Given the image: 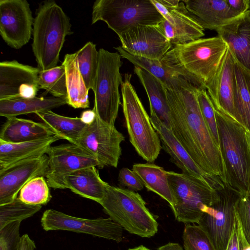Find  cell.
<instances>
[{
    "mask_svg": "<svg viewBox=\"0 0 250 250\" xmlns=\"http://www.w3.org/2000/svg\"><path fill=\"white\" fill-rule=\"evenodd\" d=\"M158 26L132 27L118 36L121 47L132 55L161 61L172 45Z\"/></svg>",
    "mask_w": 250,
    "mask_h": 250,
    "instance_id": "obj_17",
    "label": "cell"
},
{
    "mask_svg": "<svg viewBox=\"0 0 250 250\" xmlns=\"http://www.w3.org/2000/svg\"><path fill=\"white\" fill-rule=\"evenodd\" d=\"M249 196H250V193H249Z\"/></svg>",
    "mask_w": 250,
    "mask_h": 250,
    "instance_id": "obj_51",
    "label": "cell"
},
{
    "mask_svg": "<svg viewBox=\"0 0 250 250\" xmlns=\"http://www.w3.org/2000/svg\"><path fill=\"white\" fill-rule=\"evenodd\" d=\"M48 157H41L19 162L0 171V205L10 203L17 197L23 187L31 179L45 177Z\"/></svg>",
    "mask_w": 250,
    "mask_h": 250,
    "instance_id": "obj_19",
    "label": "cell"
},
{
    "mask_svg": "<svg viewBox=\"0 0 250 250\" xmlns=\"http://www.w3.org/2000/svg\"><path fill=\"white\" fill-rule=\"evenodd\" d=\"M131 77V75L125 74L121 85L122 107L129 141L144 160L153 163L162 148L161 142L130 82Z\"/></svg>",
    "mask_w": 250,
    "mask_h": 250,
    "instance_id": "obj_6",
    "label": "cell"
},
{
    "mask_svg": "<svg viewBox=\"0 0 250 250\" xmlns=\"http://www.w3.org/2000/svg\"><path fill=\"white\" fill-rule=\"evenodd\" d=\"M234 107L236 120L250 131V75L235 62Z\"/></svg>",
    "mask_w": 250,
    "mask_h": 250,
    "instance_id": "obj_32",
    "label": "cell"
},
{
    "mask_svg": "<svg viewBox=\"0 0 250 250\" xmlns=\"http://www.w3.org/2000/svg\"><path fill=\"white\" fill-rule=\"evenodd\" d=\"M246 136L248 147L250 154V131L247 129L246 130Z\"/></svg>",
    "mask_w": 250,
    "mask_h": 250,
    "instance_id": "obj_48",
    "label": "cell"
},
{
    "mask_svg": "<svg viewBox=\"0 0 250 250\" xmlns=\"http://www.w3.org/2000/svg\"><path fill=\"white\" fill-rule=\"evenodd\" d=\"M164 20L151 0H96L92 24L105 22L118 36L137 25L158 26Z\"/></svg>",
    "mask_w": 250,
    "mask_h": 250,
    "instance_id": "obj_8",
    "label": "cell"
},
{
    "mask_svg": "<svg viewBox=\"0 0 250 250\" xmlns=\"http://www.w3.org/2000/svg\"><path fill=\"white\" fill-rule=\"evenodd\" d=\"M238 195L225 188L219 191L218 200L204 206L197 224L208 234L214 250H228L234 221V206Z\"/></svg>",
    "mask_w": 250,
    "mask_h": 250,
    "instance_id": "obj_10",
    "label": "cell"
},
{
    "mask_svg": "<svg viewBox=\"0 0 250 250\" xmlns=\"http://www.w3.org/2000/svg\"><path fill=\"white\" fill-rule=\"evenodd\" d=\"M39 120L61 139L77 145L87 125L80 118L69 117L58 114L52 110L36 113Z\"/></svg>",
    "mask_w": 250,
    "mask_h": 250,
    "instance_id": "obj_30",
    "label": "cell"
},
{
    "mask_svg": "<svg viewBox=\"0 0 250 250\" xmlns=\"http://www.w3.org/2000/svg\"><path fill=\"white\" fill-rule=\"evenodd\" d=\"M42 123L13 117L7 118L0 131V141L20 143L54 135Z\"/></svg>",
    "mask_w": 250,
    "mask_h": 250,
    "instance_id": "obj_25",
    "label": "cell"
},
{
    "mask_svg": "<svg viewBox=\"0 0 250 250\" xmlns=\"http://www.w3.org/2000/svg\"><path fill=\"white\" fill-rule=\"evenodd\" d=\"M110 218L130 233L150 238L158 230V224L137 192L108 185L100 204Z\"/></svg>",
    "mask_w": 250,
    "mask_h": 250,
    "instance_id": "obj_5",
    "label": "cell"
},
{
    "mask_svg": "<svg viewBox=\"0 0 250 250\" xmlns=\"http://www.w3.org/2000/svg\"><path fill=\"white\" fill-rule=\"evenodd\" d=\"M183 1L190 15L204 29L216 31L241 16L231 9L227 0H183Z\"/></svg>",
    "mask_w": 250,
    "mask_h": 250,
    "instance_id": "obj_22",
    "label": "cell"
},
{
    "mask_svg": "<svg viewBox=\"0 0 250 250\" xmlns=\"http://www.w3.org/2000/svg\"><path fill=\"white\" fill-rule=\"evenodd\" d=\"M41 69L16 60L0 62V101L36 97Z\"/></svg>",
    "mask_w": 250,
    "mask_h": 250,
    "instance_id": "obj_16",
    "label": "cell"
},
{
    "mask_svg": "<svg viewBox=\"0 0 250 250\" xmlns=\"http://www.w3.org/2000/svg\"><path fill=\"white\" fill-rule=\"evenodd\" d=\"M34 20L26 0H0V34L10 47L18 49L29 42Z\"/></svg>",
    "mask_w": 250,
    "mask_h": 250,
    "instance_id": "obj_15",
    "label": "cell"
},
{
    "mask_svg": "<svg viewBox=\"0 0 250 250\" xmlns=\"http://www.w3.org/2000/svg\"><path fill=\"white\" fill-rule=\"evenodd\" d=\"M219 146L225 167L226 188L237 195L250 192V154L245 127L215 108Z\"/></svg>",
    "mask_w": 250,
    "mask_h": 250,
    "instance_id": "obj_3",
    "label": "cell"
},
{
    "mask_svg": "<svg viewBox=\"0 0 250 250\" xmlns=\"http://www.w3.org/2000/svg\"><path fill=\"white\" fill-rule=\"evenodd\" d=\"M96 117V114L95 110L88 109L83 111L80 117L81 120L87 125L92 123Z\"/></svg>",
    "mask_w": 250,
    "mask_h": 250,
    "instance_id": "obj_46",
    "label": "cell"
},
{
    "mask_svg": "<svg viewBox=\"0 0 250 250\" xmlns=\"http://www.w3.org/2000/svg\"><path fill=\"white\" fill-rule=\"evenodd\" d=\"M128 250H150L144 246H139L133 248L129 249Z\"/></svg>",
    "mask_w": 250,
    "mask_h": 250,
    "instance_id": "obj_49",
    "label": "cell"
},
{
    "mask_svg": "<svg viewBox=\"0 0 250 250\" xmlns=\"http://www.w3.org/2000/svg\"><path fill=\"white\" fill-rule=\"evenodd\" d=\"M228 250H239V241L235 220L230 237Z\"/></svg>",
    "mask_w": 250,
    "mask_h": 250,
    "instance_id": "obj_45",
    "label": "cell"
},
{
    "mask_svg": "<svg viewBox=\"0 0 250 250\" xmlns=\"http://www.w3.org/2000/svg\"><path fill=\"white\" fill-rule=\"evenodd\" d=\"M67 104L65 98L54 96L0 101V116L6 118L51 110Z\"/></svg>",
    "mask_w": 250,
    "mask_h": 250,
    "instance_id": "obj_28",
    "label": "cell"
},
{
    "mask_svg": "<svg viewBox=\"0 0 250 250\" xmlns=\"http://www.w3.org/2000/svg\"><path fill=\"white\" fill-rule=\"evenodd\" d=\"M182 238L185 250H214L208 234L198 225L187 224Z\"/></svg>",
    "mask_w": 250,
    "mask_h": 250,
    "instance_id": "obj_37",
    "label": "cell"
},
{
    "mask_svg": "<svg viewBox=\"0 0 250 250\" xmlns=\"http://www.w3.org/2000/svg\"><path fill=\"white\" fill-rule=\"evenodd\" d=\"M151 1L164 18L158 26L172 47L198 40L205 35V29L190 15L183 0Z\"/></svg>",
    "mask_w": 250,
    "mask_h": 250,
    "instance_id": "obj_12",
    "label": "cell"
},
{
    "mask_svg": "<svg viewBox=\"0 0 250 250\" xmlns=\"http://www.w3.org/2000/svg\"><path fill=\"white\" fill-rule=\"evenodd\" d=\"M231 9L238 16H241L250 9V0H227Z\"/></svg>",
    "mask_w": 250,
    "mask_h": 250,
    "instance_id": "obj_43",
    "label": "cell"
},
{
    "mask_svg": "<svg viewBox=\"0 0 250 250\" xmlns=\"http://www.w3.org/2000/svg\"><path fill=\"white\" fill-rule=\"evenodd\" d=\"M132 170L148 190L167 201L171 208L173 206V201L167 171L162 167L151 163L135 164Z\"/></svg>",
    "mask_w": 250,
    "mask_h": 250,
    "instance_id": "obj_31",
    "label": "cell"
},
{
    "mask_svg": "<svg viewBox=\"0 0 250 250\" xmlns=\"http://www.w3.org/2000/svg\"><path fill=\"white\" fill-rule=\"evenodd\" d=\"M46 154L48 163L45 177L49 187L54 189H65L66 178L76 170L92 166L100 168V167L91 153L70 143L51 146Z\"/></svg>",
    "mask_w": 250,
    "mask_h": 250,
    "instance_id": "obj_14",
    "label": "cell"
},
{
    "mask_svg": "<svg viewBox=\"0 0 250 250\" xmlns=\"http://www.w3.org/2000/svg\"><path fill=\"white\" fill-rule=\"evenodd\" d=\"M21 221L9 223L0 229V250H18L21 241Z\"/></svg>",
    "mask_w": 250,
    "mask_h": 250,
    "instance_id": "obj_39",
    "label": "cell"
},
{
    "mask_svg": "<svg viewBox=\"0 0 250 250\" xmlns=\"http://www.w3.org/2000/svg\"><path fill=\"white\" fill-rule=\"evenodd\" d=\"M234 208L240 221L244 233L250 243V197L249 195H239Z\"/></svg>",
    "mask_w": 250,
    "mask_h": 250,
    "instance_id": "obj_40",
    "label": "cell"
},
{
    "mask_svg": "<svg viewBox=\"0 0 250 250\" xmlns=\"http://www.w3.org/2000/svg\"><path fill=\"white\" fill-rule=\"evenodd\" d=\"M36 246L34 242L25 234L21 236L18 250H35Z\"/></svg>",
    "mask_w": 250,
    "mask_h": 250,
    "instance_id": "obj_44",
    "label": "cell"
},
{
    "mask_svg": "<svg viewBox=\"0 0 250 250\" xmlns=\"http://www.w3.org/2000/svg\"><path fill=\"white\" fill-rule=\"evenodd\" d=\"M229 49L217 36L173 46L161 62L195 86L206 89L215 77Z\"/></svg>",
    "mask_w": 250,
    "mask_h": 250,
    "instance_id": "obj_2",
    "label": "cell"
},
{
    "mask_svg": "<svg viewBox=\"0 0 250 250\" xmlns=\"http://www.w3.org/2000/svg\"><path fill=\"white\" fill-rule=\"evenodd\" d=\"M49 187L43 176L37 177L30 180L23 187L18 197L27 204L45 205L52 198Z\"/></svg>",
    "mask_w": 250,
    "mask_h": 250,
    "instance_id": "obj_36",
    "label": "cell"
},
{
    "mask_svg": "<svg viewBox=\"0 0 250 250\" xmlns=\"http://www.w3.org/2000/svg\"><path fill=\"white\" fill-rule=\"evenodd\" d=\"M62 64L65 69L67 104L74 108L89 107V90L79 69L77 53L65 54Z\"/></svg>",
    "mask_w": 250,
    "mask_h": 250,
    "instance_id": "obj_29",
    "label": "cell"
},
{
    "mask_svg": "<svg viewBox=\"0 0 250 250\" xmlns=\"http://www.w3.org/2000/svg\"><path fill=\"white\" fill-rule=\"evenodd\" d=\"M41 224L45 231L62 230L83 233L117 243L123 238L124 229L110 217L85 219L49 209L43 212Z\"/></svg>",
    "mask_w": 250,
    "mask_h": 250,
    "instance_id": "obj_13",
    "label": "cell"
},
{
    "mask_svg": "<svg viewBox=\"0 0 250 250\" xmlns=\"http://www.w3.org/2000/svg\"><path fill=\"white\" fill-rule=\"evenodd\" d=\"M235 63V60L228 49L215 77L206 90L215 109L236 120L234 107Z\"/></svg>",
    "mask_w": 250,
    "mask_h": 250,
    "instance_id": "obj_20",
    "label": "cell"
},
{
    "mask_svg": "<svg viewBox=\"0 0 250 250\" xmlns=\"http://www.w3.org/2000/svg\"><path fill=\"white\" fill-rule=\"evenodd\" d=\"M118 182L121 187L135 192L142 190L144 186L138 175L132 170L126 167L120 169Z\"/></svg>",
    "mask_w": 250,
    "mask_h": 250,
    "instance_id": "obj_41",
    "label": "cell"
},
{
    "mask_svg": "<svg viewBox=\"0 0 250 250\" xmlns=\"http://www.w3.org/2000/svg\"><path fill=\"white\" fill-rule=\"evenodd\" d=\"M157 250H183V248L178 243H168L159 247Z\"/></svg>",
    "mask_w": 250,
    "mask_h": 250,
    "instance_id": "obj_47",
    "label": "cell"
},
{
    "mask_svg": "<svg viewBox=\"0 0 250 250\" xmlns=\"http://www.w3.org/2000/svg\"><path fill=\"white\" fill-rule=\"evenodd\" d=\"M150 111V121L162 144V147L169 155L171 160L182 170V173L196 177L218 190L224 188L225 186L221 179L208 175L200 167L176 139L171 130L158 118L153 111Z\"/></svg>",
    "mask_w": 250,
    "mask_h": 250,
    "instance_id": "obj_18",
    "label": "cell"
},
{
    "mask_svg": "<svg viewBox=\"0 0 250 250\" xmlns=\"http://www.w3.org/2000/svg\"><path fill=\"white\" fill-rule=\"evenodd\" d=\"M124 135L114 125L102 121L96 115L94 122L85 127L77 143L91 153L104 167H117L122 155L121 143Z\"/></svg>",
    "mask_w": 250,
    "mask_h": 250,
    "instance_id": "obj_11",
    "label": "cell"
},
{
    "mask_svg": "<svg viewBox=\"0 0 250 250\" xmlns=\"http://www.w3.org/2000/svg\"><path fill=\"white\" fill-rule=\"evenodd\" d=\"M115 49L122 58L160 80L168 90H177L193 84L161 61L132 55L124 50L121 46L115 47Z\"/></svg>",
    "mask_w": 250,
    "mask_h": 250,
    "instance_id": "obj_26",
    "label": "cell"
},
{
    "mask_svg": "<svg viewBox=\"0 0 250 250\" xmlns=\"http://www.w3.org/2000/svg\"><path fill=\"white\" fill-rule=\"evenodd\" d=\"M167 174L175 219L186 224L197 223L203 214L204 206L213 205L219 198L220 190L183 173L167 171Z\"/></svg>",
    "mask_w": 250,
    "mask_h": 250,
    "instance_id": "obj_7",
    "label": "cell"
},
{
    "mask_svg": "<svg viewBox=\"0 0 250 250\" xmlns=\"http://www.w3.org/2000/svg\"><path fill=\"white\" fill-rule=\"evenodd\" d=\"M60 139L54 135L20 143L0 141V171L19 162L46 154L52 144Z\"/></svg>",
    "mask_w": 250,
    "mask_h": 250,
    "instance_id": "obj_23",
    "label": "cell"
},
{
    "mask_svg": "<svg viewBox=\"0 0 250 250\" xmlns=\"http://www.w3.org/2000/svg\"><path fill=\"white\" fill-rule=\"evenodd\" d=\"M235 62L250 75V10L216 31Z\"/></svg>",
    "mask_w": 250,
    "mask_h": 250,
    "instance_id": "obj_21",
    "label": "cell"
},
{
    "mask_svg": "<svg viewBox=\"0 0 250 250\" xmlns=\"http://www.w3.org/2000/svg\"><path fill=\"white\" fill-rule=\"evenodd\" d=\"M234 210L239 241V250H250V243L246 239L238 215L234 208Z\"/></svg>",
    "mask_w": 250,
    "mask_h": 250,
    "instance_id": "obj_42",
    "label": "cell"
},
{
    "mask_svg": "<svg viewBox=\"0 0 250 250\" xmlns=\"http://www.w3.org/2000/svg\"><path fill=\"white\" fill-rule=\"evenodd\" d=\"M38 81L40 89H45L53 96L67 98L65 69L62 64L49 70H41Z\"/></svg>",
    "mask_w": 250,
    "mask_h": 250,
    "instance_id": "obj_34",
    "label": "cell"
},
{
    "mask_svg": "<svg viewBox=\"0 0 250 250\" xmlns=\"http://www.w3.org/2000/svg\"><path fill=\"white\" fill-rule=\"evenodd\" d=\"M94 91L97 116L104 123L114 125L121 103L119 87L123 81L120 69L122 57L118 52L100 48Z\"/></svg>",
    "mask_w": 250,
    "mask_h": 250,
    "instance_id": "obj_9",
    "label": "cell"
},
{
    "mask_svg": "<svg viewBox=\"0 0 250 250\" xmlns=\"http://www.w3.org/2000/svg\"></svg>",
    "mask_w": 250,
    "mask_h": 250,
    "instance_id": "obj_50",
    "label": "cell"
},
{
    "mask_svg": "<svg viewBox=\"0 0 250 250\" xmlns=\"http://www.w3.org/2000/svg\"><path fill=\"white\" fill-rule=\"evenodd\" d=\"M198 88L193 84L177 90L167 89L170 129L193 161L208 175L225 184V167L220 147L203 117Z\"/></svg>",
    "mask_w": 250,
    "mask_h": 250,
    "instance_id": "obj_1",
    "label": "cell"
},
{
    "mask_svg": "<svg viewBox=\"0 0 250 250\" xmlns=\"http://www.w3.org/2000/svg\"><path fill=\"white\" fill-rule=\"evenodd\" d=\"M79 71L87 89L94 92L98 67V51L91 42L86 43L77 52Z\"/></svg>",
    "mask_w": 250,
    "mask_h": 250,
    "instance_id": "obj_33",
    "label": "cell"
},
{
    "mask_svg": "<svg viewBox=\"0 0 250 250\" xmlns=\"http://www.w3.org/2000/svg\"><path fill=\"white\" fill-rule=\"evenodd\" d=\"M198 100L205 123L215 143L220 147L215 108L206 89H199Z\"/></svg>",
    "mask_w": 250,
    "mask_h": 250,
    "instance_id": "obj_38",
    "label": "cell"
},
{
    "mask_svg": "<svg viewBox=\"0 0 250 250\" xmlns=\"http://www.w3.org/2000/svg\"><path fill=\"white\" fill-rule=\"evenodd\" d=\"M73 33L70 20L54 0L41 4L33 26L32 51L42 70L57 66L65 37Z\"/></svg>",
    "mask_w": 250,
    "mask_h": 250,
    "instance_id": "obj_4",
    "label": "cell"
},
{
    "mask_svg": "<svg viewBox=\"0 0 250 250\" xmlns=\"http://www.w3.org/2000/svg\"><path fill=\"white\" fill-rule=\"evenodd\" d=\"M108 185L101 179L94 166L76 170L68 175L65 180V188L99 204L103 199Z\"/></svg>",
    "mask_w": 250,
    "mask_h": 250,
    "instance_id": "obj_24",
    "label": "cell"
},
{
    "mask_svg": "<svg viewBox=\"0 0 250 250\" xmlns=\"http://www.w3.org/2000/svg\"><path fill=\"white\" fill-rule=\"evenodd\" d=\"M41 208V205L27 204L19 197L10 203L0 205V229L11 222L21 221L32 216Z\"/></svg>",
    "mask_w": 250,
    "mask_h": 250,
    "instance_id": "obj_35",
    "label": "cell"
},
{
    "mask_svg": "<svg viewBox=\"0 0 250 250\" xmlns=\"http://www.w3.org/2000/svg\"><path fill=\"white\" fill-rule=\"evenodd\" d=\"M134 71L147 95L150 110L170 129V110L165 85L151 74L139 67L135 66Z\"/></svg>",
    "mask_w": 250,
    "mask_h": 250,
    "instance_id": "obj_27",
    "label": "cell"
}]
</instances>
